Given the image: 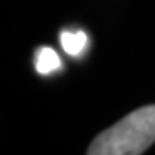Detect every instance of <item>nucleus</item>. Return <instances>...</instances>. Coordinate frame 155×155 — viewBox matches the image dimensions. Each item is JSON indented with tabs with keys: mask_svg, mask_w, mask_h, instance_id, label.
<instances>
[{
	"mask_svg": "<svg viewBox=\"0 0 155 155\" xmlns=\"http://www.w3.org/2000/svg\"><path fill=\"white\" fill-rule=\"evenodd\" d=\"M155 143V105L140 107L90 145V155H140Z\"/></svg>",
	"mask_w": 155,
	"mask_h": 155,
	"instance_id": "f257e3e1",
	"label": "nucleus"
},
{
	"mask_svg": "<svg viewBox=\"0 0 155 155\" xmlns=\"http://www.w3.org/2000/svg\"><path fill=\"white\" fill-rule=\"evenodd\" d=\"M62 66L61 57L54 48H48V47H41V48L36 52V61H35V67L40 74H52L54 71H57L59 67Z\"/></svg>",
	"mask_w": 155,
	"mask_h": 155,
	"instance_id": "7ed1b4c3",
	"label": "nucleus"
},
{
	"mask_svg": "<svg viewBox=\"0 0 155 155\" xmlns=\"http://www.w3.org/2000/svg\"><path fill=\"white\" fill-rule=\"evenodd\" d=\"M61 45L64 52H67L69 55H79L88 47V36L81 29H78V31H62Z\"/></svg>",
	"mask_w": 155,
	"mask_h": 155,
	"instance_id": "f03ea898",
	"label": "nucleus"
}]
</instances>
